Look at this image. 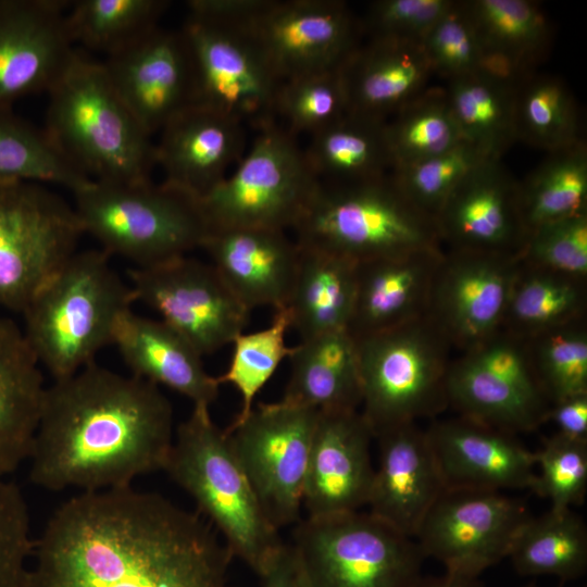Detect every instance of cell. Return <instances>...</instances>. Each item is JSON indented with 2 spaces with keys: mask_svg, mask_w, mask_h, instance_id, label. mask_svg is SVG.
<instances>
[{
  "mask_svg": "<svg viewBox=\"0 0 587 587\" xmlns=\"http://www.w3.org/2000/svg\"><path fill=\"white\" fill-rule=\"evenodd\" d=\"M288 359L290 376L283 401L317 411L361 405L357 341L348 329L301 339Z\"/></svg>",
  "mask_w": 587,
  "mask_h": 587,
  "instance_id": "1f68e13d",
  "label": "cell"
},
{
  "mask_svg": "<svg viewBox=\"0 0 587 587\" xmlns=\"http://www.w3.org/2000/svg\"><path fill=\"white\" fill-rule=\"evenodd\" d=\"M376 438L379 459L366 504L369 513L414 539L425 516L446 490L426 432L416 423H408Z\"/></svg>",
  "mask_w": 587,
  "mask_h": 587,
  "instance_id": "d4e9b609",
  "label": "cell"
},
{
  "mask_svg": "<svg viewBox=\"0 0 587 587\" xmlns=\"http://www.w3.org/2000/svg\"><path fill=\"white\" fill-rule=\"evenodd\" d=\"M586 309L587 279L521 262L501 328L527 340L551 328L586 319Z\"/></svg>",
  "mask_w": 587,
  "mask_h": 587,
  "instance_id": "d590c367",
  "label": "cell"
},
{
  "mask_svg": "<svg viewBox=\"0 0 587 587\" xmlns=\"http://www.w3.org/2000/svg\"><path fill=\"white\" fill-rule=\"evenodd\" d=\"M201 249L232 294L249 311L288 303L296 278L299 247L285 230L210 229Z\"/></svg>",
  "mask_w": 587,
  "mask_h": 587,
  "instance_id": "484cf974",
  "label": "cell"
},
{
  "mask_svg": "<svg viewBox=\"0 0 587 587\" xmlns=\"http://www.w3.org/2000/svg\"><path fill=\"white\" fill-rule=\"evenodd\" d=\"M73 195L84 234L136 267L187 255L210 232L198 200L164 183L91 180Z\"/></svg>",
  "mask_w": 587,
  "mask_h": 587,
  "instance_id": "52a82bcc",
  "label": "cell"
},
{
  "mask_svg": "<svg viewBox=\"0 0 587 587\" xmlns=\"http://www.w3.org/2000/svg\"><path fill=\"white\" fill-rule=\"evenodd\" d=\"M435 222L444 249L519 258L526 239L519 180L501 160H484L449 195Z\"/></svg>",
  "mask_w": 587,
  "mask_h": 587,
  "instance_id": "ffe728a7",
  "label": "cell"
},
{
  "mask_svg": "<svg viewBox=\"0 0 587 587\" xmlns=\"http://www.w3.org/2000/svg\"><path fill=\"white\" fill-rule=\"evenodd\" d=\"M297 137L277 121L257 129L236 167L197 199L210 229H292L320 180Z\"/></svg>",
  "mask_w": 587,
  "mask_h": 587,
  "instance_id": "9c48e42d",
  "label": "cell"
},
{
  "mask_svg": "<svg viewBox=\"0 0 587 587\" xmlns=\"http://www.w3.org/2000/svg\"><path fill=\"white\" fill-rule=\"evenodd\" d=\"M83 234L74 205L42 184L0 182V307L23 313Z\"/></svg>",
  "mask_w": 587,
  "mask_h": 587,
  "instance_id": "8fae6325",
  "label": "cell"
},
{
  "mask_svg": "<svg viewBox=\"0 0 587 587\" xmlns=\"http://www.w3.org/2000/svg\"><path fill=\"white\" fill-rule=\"evenodd\" d=\"M166 0L70 1L65 26L71 42L105 57L129 46L159 26Z\"/></svg>",
  "mask_w": 587,
  "mask_h": 587,
  "instance_id": "f35d334b",
  "label": "cell"
},
{
  "mask_svg": "<svg viewBox=\"0 0 587 587\" xmlns=\"http://www.w3.org/2000/svg\"><path fill=\"white\" fill-rule=\"evenodd\" d=\"M23 329L0 314V477L28 459L46 390Z\"/></svg>",
  "mask_w": 587,
  "mask_h": 587,
  "instance_id": "4dcf8cb0",
  "label": "cell"
},
{
  "mask_svg": "<svg viewBox=\"0 0 587 587\" xmlns=\"http://www.w3.org/2000/svg\"><path fill=\"white\" fill-rule=\"evenodd\" d=\"M525 587H538V586H536V585H527Z\"/></svg>",
  "mask_w": 587,
  "mask_h": 587,
  "instance_id": "6f0895ef",
  "label": "cell"
},
{
  "mask_svg": "<svg viewBox=\"0 0 587 587\" xmlns=\"http://www.w3.org/2000/svg\"><path fill=\"white\" fill-rule=\"evenodd\" d=\"M446 489H533L535 454L513 434L459 416L425 430Z\"/></svg>",
  "mask_w": 587,
  "mask_h": 587,
  "instance_id": "603a6c76",
  "label": "cell"
},
{
  "mask_svg": "<svg viewBox=\"0 0 587 587\" xmlns=\"http://www.w3.org/2000/svg\"><path fill=\"white\" fill-rule=\"evenodd\" d=\"M386 122L346 114L310 135L303 148L308 165L321 183L348 184L386 176L394 160Z\"/></svg>",
  "mask_w": 587,
  "mask_h": 587,
  "instance_id": "836d02e7",
  "label": "cell"
},
{
  "mask_svg": "<svg viewBox=\"0 0 587 587\" xmlns=\"http://www.w3.org/2000/svg\"><path fill=\"white\" fill-rule=\"evenodd\" d=\"M520 264L516 255L445 249L427 315L453 349L467 350L501 329Z\"/></svg>",
  "mask_w": 587,
  "mask_h": 587,
  "instance_id": "ac0fdd59",
  "label": "cell"
},
{
  "mask_svg": "<svg viewBox=\"0 0 587 587\" xmlns=\"http://www.w3.org/2000/svg\"><path fill=\"white\" fill-rule=\"evenodd\" d=\"M347 114V98L339 67L311 73L280 84L275 120L296 136H309Z\"/></svg>",
  "mask_w": 587,
  "mask_h": 587,
  "instance_id": "f6af8a7d",
  "label": "cell"
},
{
  "mask_svg": "<svg viewBox=\"0 0 587 587\" xmlns=\"http://www.w3.org/2000/svg\"><path fill=\"white\" fill-rule=\"evenodd\" d=\"M362 415L374 437L448 407L447 376L453 349L426 314L355 339Z\"/></svg>",
  "mask_w": 587,
  "mask_h": 587,
  "instance_id": "ba28073f",
  "label": "cell"
},
{
  "mask_svg": "<svg viewBox=\"0 0 587 587\" xmlns=\"http://www.w3.org/2000/svg\"><path fill=\"white\" fill-rule=\"evenodd\" d=\"M300 248L355 263L444 248L435 218L416 207L390 174L358 183H321L294 226Z\"/></svg>",
  "mask_w": 587,
  "mask_h": 587,
  "instance_id": "8992f818",
  "label": "cell"
},
{
  "mask_svg": "<svg viewBox=\"0 0 587 587\" xmlns=\"http://www.w3.org/2000/svg\"><path fill=\"white\" fill-rule=\"evenodd\" d=\"M290 546L303 587H413L425 559L415 539L359 511L308 516Z\"/></svg>",
  "mask_w": 587,
  "mask_h": 587,
  "instance_id": "30bf717a",
  "label": "cell"
},
{
  "mask_svg": "<svg viewBox=\"0 0 587 587\" xmlns=\"http://www.w3.org/2000/svg\"><path fill=\"white\" fill-rule=\"evenodd\" d=\"M66 0H0V108L48 91L73 51Z\"/></svg>",
  "mask_w": 587,
  "mask_h": 587,
  "instance_id": "7402d4cb",
  "label": "cell"
},
{
  "mask_svg": "<svg viewBox=\"0 0 587 587\" xmlns=\"http://www.w3.org/2000/svg\"><path fill=\"white\" fill-rule=\"evenodd\" d=\"M291 327L288 309L275 310L270 326L241 333L233 340V354L226 372L216 377L220 385H233L241 397L240 411L234 421L243 419L253 408L255 396L270 380L292 347L286 344Z\"/></svg>",
  "mask_w": 587,
  "mask_h": 587,
  "instance_id": "ee69618b",
  "label": "cell"
},
{
  "mask_svg": "<svg viewBox=\"0 0 587 587\" xmlns=\"http://www.w3.org/2000/svg\"><path fill=\"white\" fill-rule=\"evenodd\" d=\"M160 133L154 153L163 183L196 199L222 182L246 152V125L199 103L179 111Z\"/></svg>",
  "mask_w": 587,
  "mask_h": 587,
  "instance_id": "cb8c5ba5",
  "label": "cell"
},
{
  "mask_svg": "<svg viewBox=\"0 0 587 587\" xmlns=\"http://www.w3.org/2000/svg\"><path fill=\"white\" fill-rule=\"evenodd\" d=\"M272 0H189L188 14L236 26H247Z\"/></svg>",
  "mask_w": 587,
  "mask_h": 587,
  "instance_id": "f5cc1de1",
  "label": "cell"
},
{
  "mask_svg": "<svg viewBox=\"0 0 587 587\" xmlns=\"http://www.w3.org/2000/svg\"><path fill=\"white\" fill-rule=\"evenodd\" d=\"M550 404L587 394V324L578 320L525 340Z\"/></svg>",
  "mask_w": 587,
  "mask_h": 587,
  "instance_id": "7bdbcfd3",
  "label": "cell"
},
{
  "mask_svg": "<svg viewBox=\"0 0 587 587\" xmlns=\"http://www.w3.org/2000/svg\"><path fill=\"white\" fill-rule=\"evenodd\" d=\"M373 437L359 410L319 411L303 491L308 516L351 513L367 504Z\"/></svg>",
  "mask_w": 587,
  "mask_h": 587,
  "instance_id": "44dd1931",
  "label": "cell"
},
{
  "mask_svg": "<svg viewBox=\"0 0 587 587\" xmlns=\"http://www.w3.org/2000/svg\"><path fill=\"white\" fill-rule=\"evenodd\" d=\"M102 63L114 89L149 136L195 102L191 57L182 29L159 25Z\"/></svg>",
  "mask_w": 587,
  "mask_h": 587,
  "instance_id": "d6986e66",
  "label": "cell"
},
{
  "mask_svg": "<svg viewBox=\"0 0 587 587\" xmlns=\"http://www.w3.org/2000/svg\"><path fill=\"white\" fill-rule=\"evenodd\" d=\"M484 160L488 159L462 140L441 153L394 168L390 175L408 199L435 218L453 189Z\"/></svg>",
  "mask_w": 587,
  "mask_h": 587,
  "instance_id": "bcb514c9",
  "label": "cell"
},
{
  "mask_svg": "<svg viewBox=\"0 0 587 587\" xmlns=\"http://www.w3.org/2000/svg\"><path fill=\"white\" fill-rule=\"evenodd\" d=\"M191 57L195 102L255 129L276 121L283 83L246 26L187 14L180 28Z\"/></svg>",
  "mask_w": 587,
  "mask_h": 587,
  "instance_id": "5bb4252c",
  "label": "cell"
},
{
  "mask_svg": "<svg viewBox=\"0 0 587 587\" xmlns=\"http://www.w3.org/2000/svg\"><path fill=\"white\" fill-rule=\"evenodd\" d=\"M564 437L587 441V394L570 397L551 404L547 422Z\"/></svg>",
  "mask_w": 587,
  "mask_h": 587,
  "instance_id": "db71d44e",
  "label": "cell"
},
{
  "mask_svg": "<svg viewBox=\"0 0 587 587\" xmlns=\"http://www.w3.org/2000/svg\"><path fill=\"white\" fill-rule=\"evenodd\" d=\"M444 251L420 249L358 263L351 336L359 339L426 315Z\"/></svg>",
  "mask_w": 587,
  "mask_h": 587,
  "instance_id": "4316f807",
  "label": "cell"
},
{
  "mask_svg": "<svg viewBox=\"0 0 587 587\" xmlns=\"http://www.w3.org/2000/svg\"><path fill=\"white\" fill-rule=\"evenodd\" d=\"M534 454L539 472L533 491L549 499L552 509H571L584 501L587 489V441L554 434Z\"/></svg>",
  "mask_w": 587,
  "mask_h": 587,
  "instance_id": "7dc6e473",
  "label": "cell"
},
{
  "mask_svg": "<svg viewBox=\"0 0 587 587\" xmlns=\"http://www.w3.org/2000/svg\"><path fill=\"white\" fill-rule=\"evenodd\" d=\"M454 0H377L360 20L369 37H387L420 42Z\"/></svg>",
  "mask_w": 587,
  "mask_h": 587,
  "instance_id": "816d5d0a",
  "label": "cell"
},
{
  "mask_svg": "<svg viewBox=\"0 0 587 587\" xmlns=\"http://www.w3.org/2000/svg\"><path fill=\"white\" fill-rule=\"evenodd\" d=\"M530 517L521 501L500 491L446 489L414 539L424 558L441 562L447 573L478 577L509 557Z\"/></svg>",
  "mask_w": 587,
  "mask_h": 587,
  "instance_id": "9a60e30c",
  "label": "cell"
},
{
  "mask_svg": "<svg viewBox=\"0 0 587 587\" xmlns=\"http://www.w3.org/2000/svg\"><path fill=\"white\" fill-rule=\"evenodd\" d=\"M576 101L559 77L533 73L516 88V140L557 151L584 140Z\"/></svg>",
  "mask_w": 587,
  "mask_h": 587,
  "instance_id": "60d3db41",
  "label": "cell"
},
{
  "mask_svg": "<svg viewBox=\"0 0 587 587\" xmlns=\"http://www.w3.org/2000/svg\"><path fill=\"white\" fill-rule=\"evenodd\" d=\"M451 360L448 404L463 416L516 434L547 422L551 407L525 340L500 329Z\"/></svg>",
  "mask_w": 587,
  "mask_h": 587,
  "instance_id": "7c38bea8",
  "label": "cell"
},
{
  "mask_svg": "<svg viewBox=\"0 0 587 587\" xmlns=\"http://www.w3.org/2000/svg\"><path fill=\"white\" fill-rule=\"evenodd\" d=\"M164 471L193 499L233 558L262 577L283 542L208 405H193L177 426Z\"/></svg>",
  "mask_w": 587,
  "mask_h": 587,
  "instance_id": "5b68a950",
  "label": "cell"
},
{
  "mask_svg": "<svg viewBox=\"0 0 587 587\" xmlns=\"http://www.w3.org/2000/svg\"><path fill=\"white\" fill-rule=\"evenodd\" d=\"M112 345L132 375L165 386L190 399L193 405L210 407L218 396L220 383L205 371L202 355L161 320L128 310L115 325Z\"/></svg>",
  "mask_w": 587,
  "mask_h": 587,
  "instance_id": "f1b7e54d",
  "label": "cell"
},
{
  "mask_svg": "<svg viewBox=\"0 0 587 587\" xmlns=\"http://www.w3.org/2000/svg\"><path fill=\"white\" fill-rule=\"evenodd\" d=\"M413 587H484L478 577L447 573L439 577H421Z\"/></svg>",
  "mask_w": 587,
  "mask_h": 587,
  "instance_id": "9f6ffc18",
  "label": "cell"
},
{
  "mask_svg": "<svg viewBox=\"0 0 587 587\" xmlns=\"http://www.w3.org/2000/svg\"><path fill=\"white\" fill-rule=\"evenodd\" d=\"M214 527L133 486L78 492L35 539L27 587H228Z\"/></svg>",
  "mask_w": 587,
  "mask_h": 587,
  "instance_id": "6da1fadb",
  "label": "cell"
},
{
  "mask_svg": "<svg viewBox=\"0 0 587 587\" xmlns=\"http://www.w3.org/2000/svg\"><path fill=\"white\" fill-rule=\"evenodd\" d=\"M394 168L441 153L462 141L444 87H427L385 125Z\"/></svg>",
  "mask_w": 587,
  "mask_h": 587,
  "instance_id": "b9f144b4",
  "label": "cell"
},
{
  "mask_svg": "<svg viewBox=\"0 0 587 587\" xmlns=\"http://www.w3.org/2000/svg\"><path fill=\"white\" fill-rule=\"evenodd\" d=\"M136 301H142L201 354L229 345L243 332L250 311L210 263L188 255L129 271Z\"/></svg>",
  "mask_w": 587,
  "mask_h": 587,
  "instance_id": "2e32d148",
  "label": "cell"
},
{
  "mask_svg": "<svg viewBox=\"0 0 587 587\" xmlns=\"http://www.w3.org/2000/svg\"><path fill=\"white\" fill-rule=\"evenodd\" d=\"M420 45L434 74L447 82L478 72L483 51L463 1H453Z\"/></svg>",
  "mask_w": 587,
  "mask_h": 587,
  "instance_id": "c3c4849f",
  "label": "cell"
},
{
  "mask_svg": "<svg viewBox=\"0 0 587 587\" xmlns=\"http://www.w3.org/2000/svg\"><path fill=\"white\" fill-rule=\"evenodd\" d=\"M519 84L483 71L448 80L446 96L463 141L485 159L501 160L516 142Z\"/></svg>",
  "mask_w": 587,
  "mask_h": 587,
  "instance_id": "e575fe53",
  "label": "cell"
},
{
  "mask_svg": "<svg viewBox=\"0 0 587 587\" xmlns=\"http://www.w3.org/2000/svg\"><path fill=\"white\" fill-rule=\"evenodd\" d=\"M522 576L582 577L587 570V527L572 509L532 516L520 530L509 557Z\"/></svg>",
  "mask_w": 587,
  "mask_h": 587,
  "instance_id": "74e56055",
  "label": "cell"
},
{
  "mask_svg": "<svg viewBox=\"0 0 587 587\" xmlns=\"http://www.w3.org/2000/svg\"><path fill=\"white\" fill-rule=\"evenodd\" d=\"M483 51L479 71L520 84L535 73L552 39L548 17L532 0H465Z\"/></svg>",
  "mask_w": 587,
  "mask_h": 587,
  "instance_id": "f546056e",
  "label": "cell"
},
{
  "mask_svg": "<svg viewBox=\"0 0 587 587\" xmlns=\"http://www.w3.org/2000/svg\"><path fill=\"white\" fill-rule=\"evenodd\" d=\"M45 130L90 179L151 180L154 142L114 89L102 62L75 49L48 89Z\"/></svg>",
  "mask_w": 587,
  "mask_h": 587,
  "instance_id": "3957f363",
  "label": "cell"
},
{
  "mask_svg": "<svg viewBox=\"0 0 587 587\" xmlns=\"http://www.w3.org/2000/svg\"><path fill=\"white\" fill-rule=\"evenodd\" d=\"M34 546L25 497L0 477V587H27Z\"/></svg>",
  "mask_w": 587,
  "mask_h": 587,
  "instance_id": "f907efd6",
  "label": "cell"
},
{
  "mask_svg": "<svg viewBox=\"0 0 587 587\" xmlns=\"http://www.w3.org/2000/svg\"><path fill=\"white\" fill-rule=\"evenodd\" d=\"M519 205L526 237L544 224L587 213L585 139L548 152L547 158L519 182Z\"/></svg>",
  "mask_w": 587,
  "mask_h": 587,
  "instance_id": "8d00e7d4",
  "label": "cell"
},
{
  "mask_svg": "<svg viewBox=\"0 0 587 587\" xmlns=\"http://www.w3.org/2000/svg\"><path fill=\"white\" fill-rule=\"evenodd\" d=\"M136 301L104 250L76 251L23 311L25 339L54 379L95 362L113 344L118 319Z\"/></svg>",
  "mask_w": 587,
  "mask_h": 587,
  "instance_id": "277c9868",
  "label": "cell"
},
{
  "mask_svg": "<svg viewBox=\"0 0 587 587\" xmlns=\"http://www.w3.org/2000/svg\"><path fill=\"white\" fill-rule=\"evenodd\" d=\"M347 114L386 122L428 86L433 72L420 42L369 37L339 67Z\"/></svg>",
  "mask_w": 587,
  "mask_h": 587,
  "instance_id": "83f0119b",
  "label": "cell"
},
{
  "mask_svg": "<svg viewBox=\"0 0 587 587\" xmlns=\"http://www.w3.org/2000/svg\"><path fill=\"white\" fill-rule=\"evenodd\" d=\"M246 27L282 82L340 67L363 33L340 0H272Z\"/></svg>",
  "mask_w": 587,
  "mask_h": 587,
  "instance_id": "e0dca14e",
  "label": "cell"
},
{
  "mask_svg": "<svg viewBox=\"0 0 587 587\" xmlns=\"http://www.w3.org/2000/svg\"><path fill=\"white\" fill-rule=\"evenodd\" d=\"M319 411L279 400L260 403L225 430L270 521L299 520Z\"/></svg>",
  "mask_w": 587,
  "mask_h": 587,
  "instance_id": "4fadbf2b",
  "label": "cell"
},
{
  "mask_svg": "<svg viewBox=\"0 0 587 587\" xmlns=\"http://www.w3.org/2000/svg\"><path fill=\"white\" fill-rule=\"evenodd\" d=\"M90 179L40 129L0 108V182H32L62 186L72 192Z\"/></svg>",
  "mask_w": 587,
  "mask_h": 587,
  "instance_id": "ab89813d",
  "label": "cell"
},
{
  "mask_svg": "<svg viewBox=\"0 0 587 587\" xmlns=\"http://www.w3.org/2000/svg\"><path fill=\"white\" fill-rule=\"evenodd\" d=\"M299 251L296 278L286 305L291 327L300 339L348 329L358 263L323 251L300 247Z\"/></svg>",
  "mask_w": 587,
  "mask_h": 587,
  "instance_id": "d6a6232c",
  "label": "cell"
},
{
  "mask_svg": "<svg viewBox=\"0 0 587 587\" xmlns=\"http://www.w3.org/2000/svg\"><path fill=\"white\" fill-rule=\"evenodd\" d=\"M261 578L263 587H303L290 545L283 544Z\"/></svg>",
  "mask_w": 587,
  "mask_h": 587,
  "instance_id": "11a10c76",
  "label": "cell"
},
{
  "mask_svg": "<svg viewBox=\"0 0 587 587\" xmlns=\"http://www.w3.org/2000/svg\"><path fill=\"white\" fill-rule=\"evenodd\" d=\"M174 416L160 387L92 362L46 387L29 480L46 490L99 491L164 471Z\"/></svg>",
  "mask_w": 587,
  "mask_h": 587,
  "instance_id": "7a4b0ae2",
  "label": "cell"
},
{
  "mask_svg": "<svg viewBox=\"0 0 587 587\" xmlns=\"http://www.w3.org/2000/svg\"><path fill=\"white\" fill-rule=\"evenodd\" d=\"M523 264L587 279V213L534 229L519 254Z\"/></svg>",
  "mask_w": 587,
  "mask_h": 587,
  "instance_id": "681fc988",
  "label": "cell"
}]
</instances>
